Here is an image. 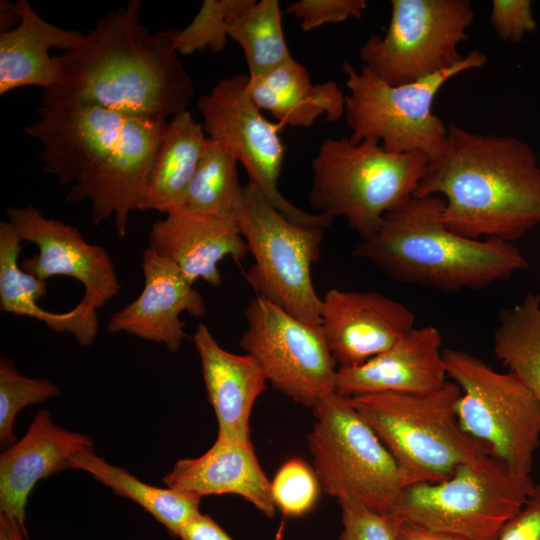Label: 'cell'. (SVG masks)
<instances>
[{
  "label": "cell",
  "mask_w": 540,
  "mask_h": 540,
  "mask_svg": "<svg viewBox=\"0 0 540 540\" xmlns=\"http://www.w3.org/2000/svg\"><path fill=\"white\" fill-rule=\"evenodd\" d=\"M233 218L254 259L245 278L256 296L321 326L322 299L311 267L319 260L324 229L287 219L250 182L242 187Z\"/></svg>",
  "instance_id": "9"
},
{
  "label": "cell",
  "mask_w": 540,
  "mask_h": 540,
  "mask_svg": "<svg viewBox=\"0 0 540 540\" xmlns=\"http://www.w3.org/2000/svg\"><path fill=\"white\" fill-rule=\"evenodd\" d=\"M61 393L59 387L47 379L30 378L19 373L13 362L0 360V442L4 447L17 439L13 431L15 418L28 405L38 404Z\"/></svg>",
  "instance_id": "33"
},
{
  "label": "cell",
  "mask_w": 540,
  "mask_h": 540,
  "mask_svg": "<svg viewBox=\"0 0 540 540\" xmlns=\"http://www.w3.org/2000/svg\"><path fill=\"white\" fill-rule=\"evenodd\" d=\"M238 160L224 144L207 137L183 207L203 214L231 217L239 200Z\"/></svg>",
  "instance_id": "31"
},
{
  "label": "cell",
  "mask_w": 540,
  "mask_h": 540,
  "mask_svg": "<svg viewBox=\"0 0 540 540\" xmlns=\"http://www.w3.org/2000/svg\"><path fill=\"white\" fill-rule=\"evenodd\" d=\"M7 217L21 241L38 248V254L23 259L24 271L42 280L58 275L78 280L85 288L80 303L93 310L119 294L121 285L109 253L86 242L76 227L45 217L33 205L8 208Z\"/></svg>",
  "instance_id": "14"
},
{
  "label": "cell",
  "mask_w": 540,
  "mask_h": 540,
  "mask_svg": "<svg viewBox=\"0 0 540 540\" xmlns=\"http://www.w3.org/2000/svg\"><path fill=\"white\" fill-rule=\"evenodd\" d=\"M281 17L278 0H251L231 18L228 37L241 46L249 77L262 76L292 58Z\"/></svg>",
  "instance_id": "30"
},
{
  "label": "cell",
  "mask_w": 540,
  "mask_h": 540,
  "mask_svg": "<svg viewBox=\"0 0 540 540\" xmlns=\"http://www.w3.org/2000/svg\"><path fill=\"white\" fill-rule=\"evenodd\" d=\"M308 435L313 470L321 488L338 502L353 500L382 514L410 482L349 397L332 392L312 408Z\"/></svg>",
  "instance_id": "6"
},
{
  "label": "cell",
  "mask_w": 540,
  "mask_h": 540,
  "mask_svg": "<svg viewBox=\"0 0 540 540\" xmlns=\"http://www.w3.org/2000/svg\"><path fill=\"white\" fill-rule=\"evenodd\" d=\"M144 287L140 295L112 314L106 330L126 332L147 341L164 344L170 352L180 350L188 335L182 312L195 318L206 314L200 292L171 261L150 247L143 252Z\"/></svg>",
  "instance_id": "18"
},
{
  "label": "cell",
  "mask_w": 540,
  "mask_h": 540,
  "mask_svg": "<svg viewBox=\"0 0 540 540\" xmlns=\"http://www.w3.org/2000/svg\"><path fill=\"white\" fill-rule=\"evenodd\" d=\"M448 378L461 389V429L488 447L511 472L530 475L540 445V401L512 372L494 370L459 349H443Z\"/></svg>",
  "instance_id": "10"
},
{
  "label": "cell",
  "mask_w": 540,
  "mask_h": 540,
  "mask_svg": "<svg viewBox=\"0 0 540 540\" xmlns=\"http://www.w3.org/2000/svg\"><path fill=\"white\" fill-rule=\"evenodd\" d=\"M20 22V16L16 4L8 1L0 2V28L1 32L14 28Z\"/></svg>",
  "instance_id": "41"
},
{
  "label": "cell",
  "mask_w": 540,
  "mask_h": 540,
  "mask_svg": "<svg viewBox=\"0 0 540 540\" xmlns=\"http://www.w3.org/2000/svg\"><path fill=\"white\" fill-rule=\"evenodd\" d=\"M366 8L365 0H298L287 6L286 13L300 21L304 32H309L325 24L360 19Z\"/></svg>",
  "instance_id": "36"
},
{
  "label": "cell",
  "mask_w": 540,
  "mask_h": 540,
  "mask_svg": "<svg viewBox=\"0 0 540 540\" xmlns=\"http://www.w3.org/2000/svg\"><path fill=\"white\" fill-rule=\"evenodd\" d=\"M70 467L91 474L115 495L137 503L162 524L172 537H178L184 526L202 514L201 496L175 488L147 484L127 470L98 456L93 447L74 455Z\"/></svg>",
  "instance_id": "28"
},
{
  "label": "cell",
  "mask_w": 540,
  "mask_h": 540,
  "mask_svg": "<svg viewBox=\"0 0 540 540\" xmlns=\"http://www.w3.org/2000/svg\"><path fill=\"white\" fill-rule=\"evenodd\" d=\"M491 453L468 461L447 479L407 485L391 511L399 520L469 540H494L534 488Z\"/></svg>",
  "instance_id": "7"
},
{
  "label": "cell",
  "mask_w": 540,
  "mask_h": 540,
  "mask_svg": "<svg viewBox=\"0 0 540 540\" xmlns=\"http://www.w3.org/2000/svg\"><path fill=\"white\" fill-rule=\"evenodd\" d=\"M491 24L501 40L519 43L537 30L529 0L492 1Z\"/></svg>",
  "instance_id": "37"
},
{
  "label": "cell",
  "mask_w": 540,
  "mask_h": 540,
  "mask_svg": "<svg viewBox=\"0 0 540 540\" xmlns=\"http://www.w3.org/2000/svg\"><path fill=\"white\" fill-rule=\"evenodd\" d=\"M251 0H204L190 24L177 30L174 46L179 55H191L209 49L224 51L231 18Z\"/></svg>",
  "instance_id": "32"
},
{
  "label": "cell",
  "mask_w": 540,
  "mask_h": 540,
  "mask_svg": "<svg viewBox=\"0 0 540 540\" xmlns=\"http://www.w3.org/2000/svg\"><path fill=\"white\" fill-rule=\"evenodd\" d=\"M397 540H469L456 535L435 531L407 521L399 522Z\"/></svg>",
  "instance_id": "40"
},
{
  "label": "cell",
  "mask_w": 540,
  "mask_h": 540,
  "mask_svg": "<svg viewBox=\"0 0 540 540\" xmlns=\"http://www.w3.org/2000/svg\"><path fill=\"white\" fill-rule=\"evenodd\" d=\"M459 386L448 380L423 394L376 393L349 397L392 454L410 484L449 478L460 465L491 453L460 427Z\"/></svg>",
  "instance_id": "5"
},
{
  "label": "cell",
  "mask_w": 540,
  "mask_h": 540,
  "mask_svg": "<svg viewBox=\"0 0 540 540\" xmlns=\"http://www.w3.org/2000/svg\"><path fill=\"white\" fill-rule=\"evenodd\" d=\"M93 447L92 439L55 424L48 410L35 415L27 432L0 456V514L14 521L28 539L26 505L36 484L71 469V459Z\"/></svg>",
  "instance_id": "19"
},
{
  "label": "cell",
  "mask_w": 540,
  "mask_h": 540,
  "mask_svg": "<svg viewBox=\"0 0 540 540\" xmlns=\"http://www.w3.org/2000/svg\"><path fill=\"white\" fill-rule=\"evenodd\" d=\"M202 376L218 422V436L250 439V416L268 379L258 361L222 348L208 327L200 323L192 335Z\"/></svg>",
  "instance_id": "23"
},
{
  "label": "cell",
  "mask_w": 540,
  "mask_h": 540,
  "mask_svg": "<svg viewBox=\"0 0 540 540\" xmlns=\"http://www.w3.org/2000/svg\"><path fill=\"white\" fill-rule=\"evenodd\" d=\"M20 22L0 33V95L24 86L43 90L58 84L60 65L52 48L68 52L84 35L53 25L40 17L27 0H18Z\"/></svg>",
  "instance_id": "24"
},
{
  "label": "cell",
  "mask_w": 540,
  "mask_h": 540,
  "mask_svg": "<svg viewBox=\"0 0 540 540\" xmlns=\"http://www.w3.org/2000/svg\"><path fill=\"white\" fill-rule=\"evenodd\" d=\"M207 135L202 123L186 110L167 125L156 153L138 210L167 213L184 203L202 157Z\"/></svg>",
  "instance_id": "27"
},
{
  "label": "cell",
  "mask_w": 540,
  "mask_h": 540,
  "mask_svg": "<svg viewBox=\"0 0 540 540\" xmlns=\"http://www.w3.org/2000/svg\"><path fill=\"white\" fill-rule=\"evenodd\" d=\"M493 353L540 401V292H529L520 303L501 310Z\"/></svg>",
  "instance_id": "29"
},
{
  "label": "cell",
  "mask_w": 540,
  "mask_h": 540,
  "mask_svg": "<svg viewBox=\"0 0 540 540\" xmlns=\"http://www.w3.org/2000/svg\"><path fill=\"white\" fill-rule=\"evenodd\" d=\"M243 74L219 80L200 97L198 108L208 138L227 146L247 171L249 182L292 222L326 229L333 218L299 209L278 189L285 156L280 132L282 125L266 119L252 102Z\"/></svg>",
  "instance_id": "12"
},
{
  "label": "cell",
  "mask_w": 540,
  "mask_h": 540,
  "mask_svg": "<svg viewBox=\"0 0 540 540\" xmlns=\"http://www.w3.org/2000/svg\"><path fill=\"white\" fill-rule=\"evenodd\" d=\"M141 6L131 0L106 14L77 48L56 55L60 80L40 104L80 102L167 120L188 110L195 90L174 46L176 29L152 32Z\"/></svg>",
  "instance_id": "1"
},
{
  "label": "cell",
  "mask_w": 540,
  "mask_h": 540,
  "mask_svg": "<svg viewBox=\"0 0 540 540\" xmlns=\"http://www.w3.org/2000/svg\"><path fill=\"white\" fill-rule=\"evenodd\" d=\"M442 336L432 325L414 328L387 351L354 367L338 368L335 392L354 397L376 393L423 394L448 380Z\"/></svg>",
  "instance_id": "20"
},
{
  "label": "cell",
  "mask_w": 540,
  "mask_h": 540,
  "mask_svg": "<svg viewBox=\"0 0 540 540\" xmlns=\"http://www.w3.org/2000/svg\"><path fill=\"white\" fill-rule=\"evenodd\" d=\"M384 35L360 46L363 66L390 85L418 81L463 61L475 12L469 0H392Z\"/></svg>",
  "instance_id": "11"
},
{
  "label": "cell",
  "mask_w": 540,
  "mask_h": 540,
  "mask_svg": "<svg viewBox=\"0 0 540 540\" xmlns=\"http://www.w3.org/2000/svg\"><path fill=\"white\" fill-rule=\"evenodd\" d=\"M414 196H442V221L460 236L512 243L540 225L538 156L521 139L450 123Z\"/></svg>",
  "instance_id": "2"
},
{
  "label": "cell",
  "mask_w": 540,
  "mask_h": 540,
  "mask_svg": "<svg viewBox=\"0 0 540 540\" xmlns=\"http://www.w3.org/2000/svg\"><path fill=\"white\" fill-rule=\"evenodd\" d=\"M428 162L421 152H388L374 139L326 138L312 160L308 200L368 239L389 211L414 196Z\"/></svg>",
  "instance_id": "4"
},
{
  "label": "cell",
  "mask_w": 540,
  "mask_h": 540,
  "mask_svg": "<svg viewBox=\"0 0 540 540\" xmlns=\"http://www.w3.org/2000/svg\"><path fill=\"white\" fill-rule=\"evenodd\" d=\"M0 540H27L18 525L0 514Z\"/></svg>",
  "instance_id": "42"
},
{
  "label": "cell",
  "mask_w": 540,
  "mask_h": 540,
  "mask_svg": "<svg viewBox=\"0 0 540 540\" xmlns=\"http://www.w3.org/2000/svg\"><path fill=\"white\" fill-rule=\"evenodd\" d=\"M247 328L240 346L263 368L268 382L305 407L335 392L338 366L322 328L255 296L244 310Z\"/></svg>",
  "instance_id": "13"
},
{
  "label": "cell",
  "mask_w": 540,
  "mask_h": 540,
  "mask_svg": "<svg viewBox=\"0 0 540 540\" xmlns=\"http://www.w3.org/2000/svg\"><path fill=\"white\" fill-rule=\"evenodd\" d=\"M163 484L197 494H234L251 503L267 518L276 513L271 481L264 473L251 440L217 436L201 456L178 460Z\"/></svg>",
  "instance_id": "22"
},
{
  "label": "cell",
  "mask_w": 540,
  "mask_h": 540,
  "mask_svg": "<svg viewBox=\"0 0 540 540\" xmlns=\"http://www.w3.org/2000/svg\"><path fill=\"white\" fill-rule=\"evenodd\" d=\"M494 540H540V482L523 506L501 527Z\"/></svg>",
  "instance_id": "38"
},
{
  "label": "cell",
  "mask_w": 540,
  "mask_h": 540,
  "mask_svg": "<svg viewBox=\"0 0 540 540\" xmlns=\"http://www.w3.org/2000/svg\"><path fill=\"white\" fill-rule=\"evenodd\" d=\"M168 122L130 116L112 152L74 183L66 201L90 200L93 224L97 226L113 216L117 234L125 237L129 215L138 210Z\"/></svg>",
  "instance_id": "15"
},
{
  "label": "cell",
  "mask_w": 540,
  "mask_h": 540,
  "mask_svg": "<svg viewBox=\"0 0 540 540\" xmlns=\"http://www.w3.org/2000/svg\"><path fill=\"white\" fill-rule=\"evenodd\" d=\"M321 328L338 368L359 366L387 351L415 328L404 304L375 291L329 289Z\"/></svg>",
  "instance_id": "17"
},
{
  "label": "cell",
  "mask_w": 540,
  "mask_h": 540,
  "mask_svg": "<svg viewBox=\"0 0 540 540\" xmlns=\"http://www.w3.org/2000/svg\"><path fill=\"white\" fill-rule=\"evenodd\" d=\"M486 55L470 51L458 65L404 85H390L366 67L357 70L342 64L346 75L345 118L352 131L350 140L379 141L392 153L421 152L436 158L447 140L448 125L433 112V103L443 85L456 75L482 68Z\"/></svg>",
  "instance_id": "8"
},
{
  "label": "cell",
  "mask_w": 540,
  "mask_h": 540,
  "mask_svg": "<svg viewBox=\"0 0 540 540\" xmlns=\"http://www.w3.org/2000/svg\"><path fill=\"white\" fill-rule=\"evenodd\" d=\"M21 239L9 221L0 222V310L44 322L56 332H67L82 346L93 344L98 333V314L80 302L70 311L54 313L37 301L47 293V281L18 263Z\"/></svg>",
  "instance_id": "26"
},
{
  "label": "cell",
  "mask_w": 540,
  "mask_h": 540,
  "mask_svg": "<svg viewBox=\"0 0 540 540\" xmlns=\"http://www.w3.org/2000/svg\"><path fill=\"white\" fill-rule=\"evenodd\" d=\"M149 246L174 263L194 284L201 279L218 287V263L230 256L236 263L249 253L234 218L213 216L183 206L157 219L148 234Z\"/></svg>",
  "instance_id": "21"
},
{
  "label": "cell",
  "mask_w": 540,
  "mask_h": 540,
  "mask_svg": "<svg viewBox=\"0 0 540 540\" xmlns=\"http://www.w3.org/2000/svg\"><path fill=\"white\" fill-rule=\"evenodd\" d=\"M338 503L342 521L339 540H397L400 520L394 514L375 512L353 500Z\"/></svg>",
  "instance_id": "35"
},
{
  "label": "cell",
  "mask_w": 540,
  "mask_h": 540,
  "mask_svg": "<svg viewBox=\"0 0 540 540\" xmlns=\"http://www.w3.org/2000/svg\"><path fill=\"white\" fill-rule=\"evenodd\" d=\"M252 102L285 126L308 128L320 117L333 122L345 115L346 95L333 81L314 84L293 57L270 72L251 78Z\"/></svg>",
  "instance_id": "25"
},
{
  "label": "cell",
  "mask_w": 540,
  "mask_h": 540,
  "mask_svg": "<svg viewBox=\"0 0 540 540\" xmlns=\"http://www.w3.org/2000/svg\"><path fill=\"white\" fill-rule=\"evenodd\" d=\"M443 208L441 197L412 196L389 211L380 229L352 254L398 282L446 293L480 290L529 267L510 242L469 239L449 230Z\"/></svg>",
  "instance_id": "3"
},
{
  "label": "cell",
  "mask_w": 540,
  "mask_h": 540,
  "mask_svg": "<svg viewBox=\"0 0 540 540\" xmlns=\"http://www.w3.org/2000/svg\"><path fill=\"white\" fill-rule=\"evenodd\" d=\"M320 487L314 470L300 458L286 461L271 481L276 508L290 517L308 513L317 503Z\"/></svg>",
  "instance_id": "34"
},
{
  "label": "cell",
  "mask_w": 540,
  "mask_h": 540,
  "mask_svg": "<svg viewBox=\"0 0 540 540\" xmlns=\"http://www.w3.org/2000/svg\"><path fill=\"white\" fill-rule=\"evenodd\" d=\"M39 118L25 133L42 146L37 156L46 174L76 182L114 149L130 116L101 106L61 102L39 105Z\"/></svg>",
  "instance_id": "16"
},
{
  "label": "cell",
  "mask_w": 540,
  "mask_h": 540,
  "mask_svg": "<svg viewBox=\"0 0 540 540\" xmlns=\"http://www.w3.org/2000/svg\"><path fill=\"white\" fill-rule=\"evenodd\" d=\"M180 540H234L212 517L201 514L180 531Z\"/></svg>",
  "instance_id": "39"
}]
</instances>
